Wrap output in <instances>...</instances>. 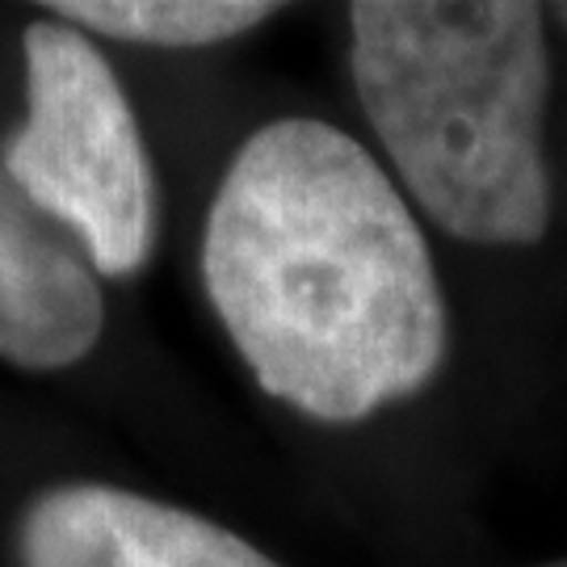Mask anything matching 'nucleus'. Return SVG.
<instances>
[{
  "mask_svg": "<svg viewBox=\"0 0 567 567\" xmlns=\"http://www.w3.org/2000/svg\"><path fill=\"white\" fill-rule=\"evenodd\" d=\"M21 567H282L236 529L110 484H60L18 517Z\"/></svg>",
  "mask_w": 567,
  "mask_h": 567,
  "instance_id": "obj_4",
  "label": "nucleus"
},
{
  "mask_svg": "<svg viewBox=\"0 0 567 567\" xmlns=\"http://www.w3.org/2000/svg\"><path fill=\"white\" fill-rule=\"evenodd\" d=\"M102 328L105 299L89 257L0 164V358L63 370L93 353Z\"/></svg>",
  "mask_w": 567,
  "mask_h": 567,
  "instance_id": "obj_5",
  "label": "nucleus"
},
{
  "mask_svg": "<svg viewBox=\"0 0 567 567\" xmlns=\"http://www.w3.org/2000/svg\"><path fill=\"white\" fill-rule=\"evenodd\" d=\"M203 282L265 395L353 425L433 383L450 316L421 224L353 135L265 122L227 164Z\"/></svg>",
  "mask_w": 567,
  "mask_h": 567,
  "instance_id": "obj_1",
  "label": "nucleus"
},
{
  "mask_svg": "<svg viewBox=\"0 0 567 567\" xmlns=\"http://www.w3.org/2000/svg\"><path fill=\"white\" fill-rule=\"evenodd\" d=\"M349 72L400 182L442 231L496 248L547 236L543 4L358 0Z\"/></svg>",
  "mask_w": 567,
  "mask_h": 567,
  "instance_id": "obj_2",
  "label": "nucleus"
},
{
  "mask_svg": "<svg viewBox=\"0 0 567 567\" xmlns=\"http://www.w3.org/2000/svg\"><path fill=\"white\" fill-rule=\"evenodd\" d=\"M538 567H567V559H555V564H538Z\"/></svg>",
  "mask_w": 567,
  "mask_h": 567,
  "instance_id": "obj_8",
  "label": "nucleus"
},
{
  "mask_svg": "<svg viewBox=\"0 0 567 567\" xmlns=\"http://www.w3.org/2000/svg\"><path fill=\"white\" fill-rule=\"evenodd\" d=\"M550 13H555V18H559V21H564V25H567V4H555Z\"/></svg>",
  "mask_w": 567,
  "mask_h": 567,
  "instance_id": "obj_7",
  "label": "nucleus"
},
{
  "mask_svg": "<svg viewBox=\"0 0 567 567\" xmlns=\"http://www.w3.org/2000/svg\"><path fill=\"white\" fill-rule=\"evenodd\" d=\"M278 13L269 0H55L47 18H60L76 30L102 39L198 51L215 42L240 39Z\"/></svg>",
  "mask_w": 567,
  "mask_h": 567,
  "instance_id": "obj_6",
  "label": "nucleus"
},
{
  "mask_svg": "<svg viewBox=\"0 0 567 567\" xmlns=\"http://www.w3.org/2000/svg\"><path fill=\"white\" fill-rule=\"evenodd\" d=\"M25 122L0 164L51 224L81 240L97 278H131L156 240V177L114 68L76 25L39 18L21 34Z\"/></svg>",
  "mask_w": 567,
  "mask_h": 567,
  "instance_id": "obj_3",
  "label": "nucleus"
}]
</instances>
